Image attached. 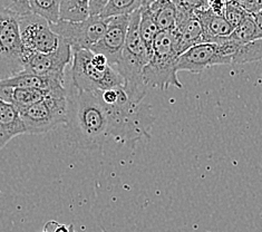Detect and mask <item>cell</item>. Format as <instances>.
I'll return each instance as SVG.
<instances>
[{"mask_svg": "<svg viewBox=\"0 0 262 232\" xmlns=\"http://www.w3.org/2000/svg\"><path fill=\"white\" fill-rule=\"evenodd\" d=\"M72 232H75V229H74V230H73V231H72Z\"/></svg>", "mask_w": 262, "mask_h": 232, "instance_id": "35", "label": "cell"}, {"mask_svg": "<svg viewBox=\"0 0 262 232\" xmlns=\"http://www.w3.org/2000/svg\"><path fill=\"white\" fill-rule=\"evenodd\" d=\"M235 2H238V3H240V2H242V0H235Z\"/></svg>", "mask_w": 262, "mask_h": 232, "instance_id": "33", "label": "cell"}, {"mask_svg": "<svg viewBox=\"0 0 262 232\" xmlns=\"http://www.w3.org/2000/svg\"><path fill=\"white\" fill-rule=\"evenodd\" d=\"M222 65L214 43H202L181 54L177 60L178 72L200 74L212 66Z\"/></svg>", "mask_w": 262, "mask_h": 232, "instance_id": "12", "label": "cell"}, {"mask_svg": "<svg viewBox=\"0 0 262 232\" xmlns=\"http://www.w3.org/2000/svg\"><path fill=\"white\" fill-rule=\"evenodd\" d=\"M209 2H213V0H209ZM219 2H222V3H226V4H228L229 2H231V0H219Z\"/></svg>", "mask_w": 262, "mask_h": 232, "instance_id": "31", "label": "cell"}, {"mask_svg": "<svg viewBox=\"0 0 262 232\" xmlns=\"http://www.w3.org/2000/svg\"><path fill=\"white\" fill-rule=\"evenodd\" d=\"M151 2H153V0H146V4H148V3H151Z\"/></svg>", "mask_w": 262, "mask_h": 232, "instance_id": "32", "label": "cell"}, {"mask_svg": "<svg viewBox=\"0 0 262 232\" xmlns=\"http://www.w3.org/2000/svg\"><path fill=\"white\" fill-rule=\"evenodd\" d=\"M65 86V78L39 76V75L21 72L14 76L0 78V87H18V89H56Z\"/></svg>", "mask_w": 262, "mask_h": 232, "instance_id": "15", "label": "cell"}, {"mask_svg": "<svg viewBox=\"0 0 262 232\" xmlns=\"http://www.w3.org/2000/svg\"><path fill=\"white\" fill-rule=\"evenodd\" d=\"M110 0H90V15L96 16L101 15V12L107 5Z\"/></svg>", "mask_w": 262, "mask_h": 232, "instance_id": "29", "label": "cell"}, {"mask_svg": "<svg viewBox=\"0 0 262 232\" xmlns=\"http://www.w3.org/2000/svg\"><path fill=\"white\" fill-rule=\"evenodd\" d=\"M252 16H253V18H254L255 23H257V25H258V28H259V30H260L261 38H262V9H260V10L257 11V12H254V14H252Z\"/></svg>", "mask_w": 262, "mask_h": 232, "instance_id": "30", "label": "cell"}, {"mask_svg": "<svg viewBox=\"0 0 262 232\" xmlns=\"http://www.w3.org/2000/svg\"><path fill=\"white\" fill-rule=\"evenodd\" d=\"M248 15L249 12L242 7L238 2H235V0H231V2H229L226 5V9H224L223 16L235 28Z\"/></svg>", "mask_w": 262, "mask_h": 232, "instance_id": "24", "label": "cell"}, {"mask_svg": "<svg viewBox=\"0 0 262 232\" xmlns=\"http://www.w3.org/2000/svg\"><path fill=\"white\" fill-rule=\"evenodd\" d=\"M239 4L249 14H254L262 9V0H242Z\"/></svg>", "mask_w": 262, "mask_h": 232, "instance_id": "28", "label": "cell"}, {"mask_svg": "<svg viewBox=\"0 0 262 232\" xmlns=\"http://www.w3.org/2000/svg\"><path fill=\"white\" fill-rule=\"evenodd\" d=\"M158 25L155 23L151 10H149L147 4H145L141 8V18H140V34L143 41L145 43L148 51L152 54V46L155 37L159 34Z\"/></svg>", "mask_w": 262, "mask_h": 232, "instance_id": "21", "label": "cell"}, {"mask_svg": "<svg viewBox=\"0 0 262 232\" xmlns=\"http://www.w3.org/2000/svg\"><path fill=\"white\" fill-rule=\"evenodd\" d=\"M42 232H48V231H45V230H43V231H42Z\"/></svg>", "mask_w": 262, "mask_h": 232, "instance_id": "34", "label": "cell"}, {"mask_svg": "<svg viewBox=\"0 0 262 232\" xmlns=\"http://www.w3.org/2000/svg\"><path fill=\"white\" fill-rule=\"evenodd\" d=\"M261 218H262V212H261Z\"/></svg>", "mask_w": 262, "mask_h": 232, "instance_id": "36", "label": "cell"}, {"mask_svg": "<svg viewBox=\"0 0 262 232\" xmlns=\"http://www.w3.org/2000/svg\"><path fill=\"white\" fill-rule=\"evenodd\" d=\"M0 8L14 11L19 16L32 11L28 0H0Z\"/></svg>", "mask_w": 262, "mask_h": 232, "instance_id": "25", "label": "cell"}, {"mask_svg": "<svg viewBox=\"0 0 262 232\" xmlns=\"http://www.w3.org/2000/svg\"><path fill=\"white\" fill-rule=\"evenodd\" d=\"M110 18L96 15L90 16L82 22L51 23V27L60 38L70 44L73 49H91L102 38Z\"/></svg>", "mask_w": 262, "mask_h": 232, "instance_id": "7", "label": "cell"}, {"mask_svg": "<svg viewBox=\"0 0 262 232\" xmlns=\"http://www.w3.org/2000/svg\"><path fill=\"white\" fill-rule=\"evenodd\" d=\"M129 17L130 15L110 17L108 26L103 37L91 48L92 52L104 55L112 66L121 59L126 41Z\"/></svg>", "mask_w": 262, "mask_h": 232, "instance_id": "10", "label": "cell"}, {"mask_svg": "<svg viewBox=\"0 0 262 232\" xmlns=\"http://www.w3.org/2000/svg\"><path fill=\"white\" fill-rule=\"evenodd\" d=\"M146 4V0H110L101 12L104 18L132 15Z\"/></svg>", "mask_w": 262, "mask_h": 232, "instance_id": "20", "label": "cell"}, {"mask_svg": "<svg viewBox=\"0 0 262 232\" xmlns=\"http://www.w3.org/2000/svg\"><path fill=\"white\" fill-rule=\"evenodd\" d=\"M42 89H18V87H0V97L12 104L18 110L26 109L45 97L49 91Z\"/></svg>", "mask_w": 262, "mask_h": 232, "instance_id": "16", "label": "cell"}, {"mask_svg": "<svg viewBox=\"0 0 262 232\" xmlns=\"http://www.w3.org/2000/svg\"><path fill=\"white\" fill-rule=\"evenodd\" d=\"M19 29L26 53H52L61 41L52 29L51 23L33 11L19 16Z\"/></svg>", "mask_w": 262, "mask_h": 232, "instance_id": "8", "label": "cell"}, {"mask_svg": "<svg viewBox=\"0 0 262 232\" xmlns=\"http://www.w3.org/2000/svg\"><path fill=\"white\" fill-rule=\"evenodd\" d=\"M59 16L66 22L85 20L91 16L90 0H61Z\"/></svg>", "mask_w": 262, "mask_h": 232, "instance_id": "18", "label": "cell"}, {"mask_svg": "<svg viewBox=\"0 0 262 232\" xmlns=\"http://www.w3.org/2000/svg\"><path fill=\"white\" fill-rule=\"evenodd\" d=\"M71 85L85 92H97L124 86V80L107 58L91 49H73Z\"/></svg>", "mask_w": 262, "mask_h": 232, "instance_id": "3", "label": "cell"}, {"mask_svg": "<svg viewBox=\"0 0 262 232\" xmlns=\"http://www.w3.org/2000/svg\"><path fill=\"white\" fill-rule=\"evenodd\" d=\"M25 68V48L19 15L0 8V78L19 74Z\"/></svg>", "mask_w": 262, "mask_h": 232, "instance_id": "6", "label": "cell"}, {"mask_svg": "<svg viewBox=\"0 0 262 232\" xmlns=\"http://www.w3.org/2000/svg\"><path fill=\"white\" fill-rule=\"evenodd\" d=\"M195 15L202 25L203 33L207 43H216L229 37L234 29L224 16L216 14L210 7L195 11Z\"/></svg>", "mask_w": 262, "mask_h": 232, "instance_id": "14", "label": "cell"}, {"mask_svg": "<svg viewBox=\"0 0 262 232\" xmlns=\"http://www.w3.org/2000/svg\"><path fill=\"white\" fill-rule=\"evenodd\" d=\"M178 10L195 12L209 7V0H173Z\"/></svg>", "mask_w": 262, "mask_h": 232, "instance_id": "26", "label": "cell"}, {"mask_svg": "<svg viewBox=\"0 0 262 232\" xmlns=\"http://www.w3.org/2000/svg\"><path fill=\"white\" fill-rule=\"evenodd\" d=\"M140 18L141 9L130 15L125 46L121 59L113 66L124 80V89L128 97L137 104L142 103L147 93L143 72L151 57V52L140 34Z\"/></svg>", "mask_w": 262, "mask_h": 232, "instance_id": "2", "label": "cell"}, {"mask_svg": "<svg viewBox=\"0 0 262 232\" xmlns=\"http://www.w3.org/2000/svg\"><path fill=\"white\" fill-rule=\"evenodd\" d=\"M160 31H171L177 26V6L173 0H153L147 4Z\"/></svg>", "mask_w": 262, "mask_h": 232, "instance_id": "17", "label": "cell"}, {"mask_svg": "<svg viewBox=\"0 0 262 232\" xmlns=\"http://www.w3.org/2000/svg\"><path fill=\"white\" fill-rule=\"evenodd\" d=\"M179 56L174 48L171 31H159L153 43L151 57L143 72L147 89L152 87L165 91L171 86L182 89L177 70Z\"/></svg>", "mask_w": 262, "mask_h": 232, "instance_id": "4", "label": "cell"}, {"mask_svg": "<svg viewBox=\"0 0 262 232\" xmlns=\"http://www.w3.org/2000/svg\"><path fill=\"white\" fill-rule=\"evenodd\" d=\"M43 230L48 232H72L74 230V224H60L56 221H48Z\"/></svg>", "mask_w": 262, "mask_h": 232, "instance_id": "27", "label": "cell"}, {"mask_svg": "<svg viewBox=\"0 0 262 232\" xmlns=\"http://www.w3.org/2000/svg\"><path fill=\"white\" fill-rule=\"evenodd\" d=\"M68 140L74 145L93 149L110 140L118 143L120 116L117 105L106 104L97 92H85L70 86L67 89Z\"/></svg>", "mask_w": 262, "mask_h": 232, "instance_id": "1", "label": "cell"}, {"mask_svg": "<svg viewBox=\"0 0 262 232\" xmlns=\"http://www.w3.org/2000/svg\"><path fill=\"white\" fill-rule=\"evenodd\" d=\"M262 59V38L252 41H239L232 57V65L247 64Z\"/></svg>", "mask_w": 262, "mask_h": 232, "instance_id": "19", "label": "cell"}, {"mask_svg": "<svg viewBox=\"0 0 262 232\" xmlns=\"http://www.w3.org/2000/svg\"><path fill=\"white\" fill-rule=\"evenodd\" d=\"M26 134V128L16 106L0 97V151L14 139Z\"/></svg>", "mask_w": 262, "mask_h": 232, "instance_id": "13", "label": "cell"}, {"mask_svg": "<svg viewBox=\"0 0 262 232\" xmlns=\"http://www.w3.org/2000/svg\"><path fill=\"white\" fill-rule=\"evenodd\" d=\"M174 48L179 55L183 54L192 46L207 43L202 25L195 12H188L177 9V26L171 30Z\"/></svg>", "mask_w": 262, "mask_h": 232, "instance_id": "11", "label": "cell"}, {"mask_svg": "<svg viewBox=\"0 0 262 232\" xmlns=\"http://www.w3.org/2000/svg\"><path fill=\"white\" fill-rule=\"evenodd\" d=\"M73 48L61 38L58 48L52 53H26L25 52L24 72L39 75L65 78L66 67L72 64Z\"/></svg>", "mask_w": 262, "mask_h": 232, "instance_id": "9", "label": "cell"}, {"mask_svg": "<svg viewBox=\"0 0 262 232\" xmlns=\"http://www.w3.org/2000/svg\"><path fill=\"white\" fill-rule=\"evenodd\" d=\"M231 38L236 39L242 43L252 41L255 39L261 38L260 30L258 28V25L255 23L252 14H249L245 19H243L238 26H236L232 34L230 35Z\"/></svg>", "mask_w": 262, "mask_h": 232, "instance_id": "23", "label": "cell"}, {"mask_svg": "<svg viewBox=\"0 0 262 232\" xmlns=\"http://www.w3.org/2000/svg\"><path fill=\"white\" fill-rule=\"evenodd\" d=\"M30 9L45 18L49 23H57L60 20V2L61 0H28Z\"/></svg>", "mask_w": 262, "mask_h": 232, "instance_id": "22", "label": "cell"}, {"mask_svg": "<svg viewBox=\"0 0 262 232\" xmlns=\"http://www.w3.org/2000/svg\"><path fill=\"white\" fill-rule=\"evenodd\" d=\"M26 134H45L67 122V89L56 87L40 101L19 111Z\"/></svg>", "mask_w": 262, "mask_h": 232, "instance_id": "5", "label": "cell"}]
</instances>
